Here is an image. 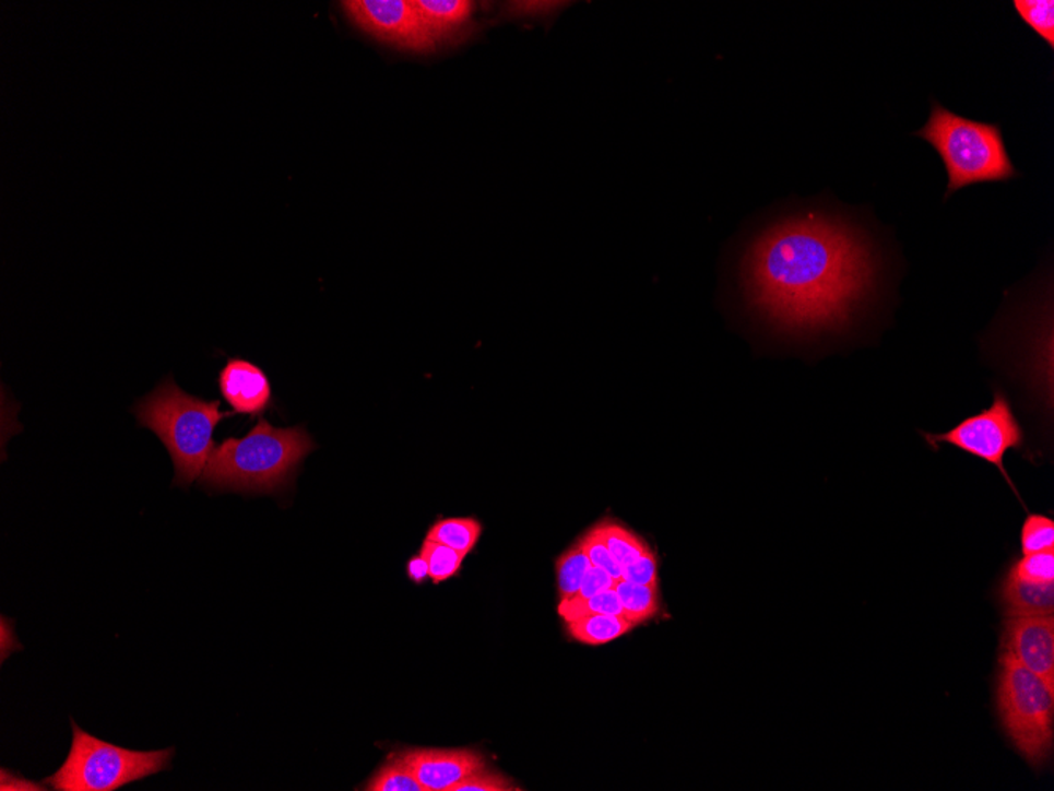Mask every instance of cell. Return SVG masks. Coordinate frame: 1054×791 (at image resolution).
Segmentation results:
<instances>
[{
  "mask_svg": "<svg viewBox=\"0 0 1054 791\" xmlns=\"http://www.w3.org/2000/svg\"><path fill=\"white\" fill-rule=\"evenodd\" d=\"M878 285V262L862 231L807 212L766 229L745 259L751 307L794 335L853 324Z\"/></svg>",
  "mask_w": 1054,
  "mask_h": 791,
  "instance_id": "1",
  "label": "cell"
},
{
  "mask_svg": "<svg viewBox=\"0 0 1054 791\" xmlns=\"http://www.w3.org/2000/svg\"><path fill=\"white\" fill-rule=\"evenodd\" d=\"M315 442L305 427L275 428L265 418L244 438H226L209 457L200 484L216 492L276 493L286 488Z\"/></svg>",
  "mask_w": 1054,
  "mask_h": 791,
  "instance_id": "2",
  "label": "cell"
},
{
  "mask_svg": "<svg viewBox=\"0 0 1054 791\" xmlns=\"http://www.w3.org/2000/svg\"><path fill=\"white\" fill-rule=\"evenodd\" d=\"M133 414L140 427L154 432L168 449L176 470L173 484L188 488L204 473L216 447V425L236 413H222L218 400L205 402L187 393L168 375L134 404Z\"/></svg>",
  "mask_w": 1054,
  "mask_h": 791,
  "instance_id": "3",
  "label": "cell"
},
{
  "mask_svg": "<svg viewBox=\"0 0 1054 791\" xmlns=\"http://www.w3.org/2000/svg\"><path fill=\"white\" fill-rule=\"evenodd\" d=\"M932 105L925 126L912 134L932 145L943 160L947 172L946 198L961 188L1009 182L1020 176L997 123L955 115L938 102Z\"/></svg>",
  "mask_w": 1054,
  "mask_h": 791,
  "instance_id": "4",
  "label": "cell"
},
{
  "mask_svg": "<svg viewBox=\"0 0 1054 791\" xmlns=\"http://www.w3.org/2000/svg\"><path fill=\"white\" fill-rule=\"evenodd\" d=\"M996 708L1011 746L1032 768L1049 763L1054 744V689L1000 652Z\"/></svg>",
  "mask_w": 1054,
  "mask_h": 791,
  "instance_id": "5",
  "label": "cell"
},
{
  "mask_svg": "<svg viewBox=\"0 0 1054 791\" xmlns=\"http://www.w3.org/2000/svg\"><path fill=\"white\" fill-rule=\"evenodd\" d=\"M69 758L45 780L58 791H116L145 777L171 769L176 748L131 751L98 740L72 719Z\"/></svg>",
  "mask_w": 1054,
  "mask_h": 791,
  "instance_id": "6",
  "label": "cell"
},
{
  "mask_svg": "<svg viewBox=\"0 0 1054 791\" xmlns=\"http://www.w3.org/2000/svg\"><path fill=\"white\" fill-rule=\"evenodd\" d=\"M926 445L938 450L940 445H950L969 456L978 457L993 464L1006 479L1007 484L1021 501L1020 492L1015 487L1009 473L1004 468V459L1009 450H1021L1026 433L1015 416L1009 397L997 390L992 406L975 416L967 417L952 430L946 433H924Z\"/></svg>",
  "mask_w": 1054,
  "mask_h": 791,
  "instance_id": "7",
  "label": "cell"
},
{
  "mask_svg": "<svg viewBox=\"0 0 1054 791\" xmlns=\"http://www.w3.org/2000/svg\"><path fill=\"white\" fill-rule=\"evenodd\" d=\"M347 20L365 34L411 51L436 48L413 2L407 0H344L340 3Z\"/></svg>",
  "mask_w": 1054,
  "mask_h": 791,
  "instance_id": "8",
  "label": "cell"
},
{
  "mask_svg": "<svg viewBox=\"0 0 1054 791\" xmlns=\"http://www.w3.org/2000/svg\"><path fill=\"white\" fill-rule=\"evenodd\" d=\"M1000 647L1054 689V616L1007 618Z\"/></svg>",
  "mask_w": 1054,
  "mask_h": 791,
  "instance_id": "9",
  "label": "cell"
},
{
  "mask_svg": "<svg viewBox=\"0 0 1054 791\" xmlns=\"http://www.w3.org/2000/svg\"><path fill=\"white\" fill-rule=\"evenodd\" d=\"M424 791H453L478 769L485 768L484 755L470 748H414L400 754Z\"/></svg>",
  "mask_w": 1054,
  "mask_h": 791,
  "instance_id": "10",
  "label": "cell"
},
{
  "mask_svg": "<svg viewBox=\"0 0 1054 791\" xmlns=\"http://www.w3.org/2000/svg\"><path fill=\"white\" fill-rule=\"evenodd\" d=\"M218 389L233 413L259 416L272 402L268 375L253 362L233 357L218 375Z\"/></svg>",
  "mask_w": 1054,
  "mask_h": 791,
  "instance_id": "11",
  "label": "cell"
},
{
  "mask_svg": "<svg viewBox=\"0 0 1054 791\" xmlns=\"http://www.w3.org/2000/svg\"><path fill=\"white\" fill-rule=\"evenodd\" d=\"M999 602L1007 618L1054 616V583H1031L1009 570L1000 580Z\"/></svg>",
  "mask_w": 1054,
  "mask_h": 791,
  "instance_id": "12",
  "label": "cell"
},
{
  "mask_svg": "<svg viewBox=\"0 0 1054 791\" xmlns=\"http://www.w3.org/2000/svg\"><path fill=\"white\" fill-rule=\"evenodd\" d=\"M413 5L422 23L435 38L436 45L450 40L466 29L474 13V3L464 2V0H452V2L415 0Z\"/></svg>",
  "mask_w": 1054,
  "mask_h": 791,
  "instance_id": "13",
  "label": "cell"
},
{
  "mask_svg": "<svg viewBox=\"0 0 1054 791\" xmlns=\"http://www.w3.org/2000/svg\"><path fill=\"white\" fill-rule=\"evenodd\" d=\"M567 633L580 644L600 647L617 640L633 629L635 624L623 615H591L569 621Z\"/></svg>",
  "mask_w": 1054,
  "mask_h": 791,
  "instance_id": "14",
  "label": "cell"
},
{
  "mask_svg": "<svg viewBox=\"0 0 1054 791\" xmlns=\"http://www.w3.org/2000/svg\"><path fill=\"white\" fill-rule=\"evenodd\" d=\"M613 590L616 591L617 598H619L624 618L633 623L635 626L654 618L656 613H659V585L640 587V585H633L630 583V581L624 580V578H619V580H616V583H614Z\"/></svg>",
  "mask_w": 1054,
  "mask_h": 791,
  "instance_id": "15",
  "label": "cell"
},
{
  "mask_svg": "<svg viewBox=\"0 0 1054 791\" xmlns=\"http://www.w3.org/2000/svg\"><path fill=\"white\" fill-rule=\"evenodd\" d=\"M481 534L482 524L475 518H442L429 528L425 539L466 556L477 545Z\"/></svg>",
  "mask_w": 1054,
  "mask_h": 791,
  "instance_id": "16",
  "label": "cell"
},
{
  "mask_svg": "<svg viewBox=\"0 0 1054 791\" xmlns=\"http://www.w3.org/2000/svg\"><path fill=\"white\" fill-rule=\"evenodd\" d=\"M592 533L597 535L600 541L606 545L620 570L628 564L637 562L640 556L651 552V548L638 535L616 523H600L592 530Z\"/></svg>",
  "mask_w": 1054,
  "mask_h": 791,
  "instance_id": "17",
  "label": "cell"
},
{
  "mask_svg": "<svg viewBox=\"0 0 1054 791\" xmlns=\"http://www.w3.org/2000/svg\"><path fill=\"white\" fill-rule=\"evenodd\" d=\"M592 569L591 559L585 555L580 544L564 553L556 563L557 588L560 601L573 598L583 583L585 574Z\"/></svg>",
  "mask_w": 1054,
  "mask_h": 791,
  "instance_id": "18",
  "label": "cell"
},
{
  "mask_svg": "<svg viewBox=\"0 0 1054 791\" xmlns=\"http://www.w3.org/2000/svg\"><path fill=\"white\" fill-rule=\"evenodd\" d=\"M557 612H559L560 618L569 623V621L583 618V616L623 615V606H620L616 591L609 590L594 595V598L583 599V601H573V599L560 601Z\"/></svg>",
  "mask_w": 1054,
  "mask_h": 791,
  "instance_id": "19",
  "label": "cell"
},
{
  "mask_svg": "<svg viewBox=\"0 0 1054 791\" xmlns=\"http://www.w3.org/2000/svg\"><path fill=\"white\" fill-rule=\"evenodd\" d=\"M367 791H424V787L415 779L410 766L401 760L400 755L395 760L387 762L384 766L376 771L370 782L365 786Z\"/></svg>",
  "mask_w": 1054,
  "mask_h": 791,
  "instance_id": "20",
  "label": "cell"
},
{
  "mask_svg": "<svg viewBox=\"0 0 1054 791\" xmlns=\"http://www.w3.org/2000/svg\"><path fill=\"white\" fill-rule=\"evenodd\" d=\"M421 555L427 559L429 578L435 585L455 577L458 570L463 566L464 558H466L455 550L438 544V542L428 541V539H425L424 545H422Z\"/></svg>",
  "mask_w": 1054,
  "mask_h": 791,
  "instance_id": "21",
  "label": "cell"
},
{
  "mask_svg": "<svg viewBox=\"0 0 1054 791\" xmlns=\"http://www.w3.org/2000/svg\"><path fill=\"white\" fill-rule=\"evenodd\" d=\"M1015 10L1021 20L1039 35L1050 48H1054L1053 0H1015Z\"/></svg>",
  "mask_w": 1054,
  "mask_h": 791,
  "instance_id": "22",
  "label": "cell"
},
{
  "mask_svg": "<svg viewBox=\"0 0 1054 791\" xmlns=\"http://www.w3.org/2000/svg\"><path fill=\"white\" fill-rule=\"evenodd\" d=\"M1020 544L1023 555H1034V553L1054 550L1053 518L1042 516V513H1029L1026 517L1023 528H1021Z\"/></svg>",
  "mask_w": 1054,
  "mask_h": 791,
  "instance_id": "23",
  "label": "cell"
},
{
  "mask_svg": "<svg viewBox=\"0 0 1054 791\" xmlns=\"http://www.w3.org/2000/svg\"><path fill=\"white\" fill-rule=\"evenodd\" d=\"M1010 572L1031 583H1054V550L1023 555L1011 564Z\"/></svg>",
  "mask_w": 1054,
  "mask_h": 791,
  "instance_id": "24",
  "label": "cell"
},
{
  "mask_svg": "<svg viewBox=\"0 0 1054 791\" xmlns=\"http://www.w3.org/2000/svg\"><path fill=\"white\" fill-rule=\"evenodd\" d=\"M520 790L506 776L499 772L486 771V768L478 769L477 772L458 783L453 791H513Z\"/></svg>",
  "mask_w": 1054,
  "mask_h": 791,
  "instance_id": "25",
  "label": "cell"
},
{
  "mask_svg": "<svg viewBox=\"0 0 1054 791\" xmlns=\"http://www.w3.org/2000/svg\"><path fill=\"white\" fill-rule=\"evenodd\" d=\"M578 544L584 550L588 558L591 559L592 566L600 567V569L606 570L614 578V580H619L620 578V567L614 562L612 553L606 548V545L602 541L589 531L588 534L581 539Z\"/></svg>",
  "mask_w": 1054,
  "mask_h": 791,
  "instance_id": "26",
  "label": "cell"
},
{
  "mask_svg": "<svg viewBox=\"0 0 1054 791\" xmlns=\"http://www.w3.org/2000/svg\"><path fill=\"white\" fill-rule=\"evenodd\" d=\"M620 578L640 587L659 585V574H656V558L654 552L646 553L637 562L628 564L620 570Z\"/></svg>",
  "mask_w": 1054,
  "mask_h": 791,
  "instance_id": "27",
  "label": "cell"
},
{
  "mask_svg": "<svg viewBox=\"0 0 1054 791\" xmlns=\"http://www.w3.org/2000/svg\"><path fill=\"white\" fill-rule=\"evenodd\" d=\"M614 583H616V580H614L606 570L592 566V569L585 574L580 590L570 599H573V601H583V599L594 598V595L602 594V592L613 590Z\"/></svg>",
  "mask_w": 1054,
  "mask_h": 791,
  "instance_id": "28",
  "label": "cell"
},
{
  "mask_svg": "<svg viewBox=\"0 0 1054 791\" xmlns=\"http://www.w3.org/2000/svg\"><path fill=\"white\" fill-rule=\"evenodd\" d=\"M407 576L417 585L424 583V581L429 578L427 559H425L421 553H418L417 556H413L410 563H407Z\"/></svg>",
  "mask_w": 1054,
  "mask_h": 791,
  "instance_id": "29",
  "label": "cell"
}]
</instances>
